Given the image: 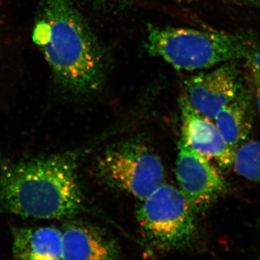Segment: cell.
<instances>
[{
  "instance_id": "obj_6",
  "label": "cell",
  "mask_w": 260,
  "mask_h": 260,
  "mask_svg": "<svg viewBox=\"0 0 260 260\" xmlns=\"http://www.w3.org/2000/svg\"><path fill=\"white\" fill-rule=\"evenodd\" d=\"M176 177L179 190L194 211L208 208L225 189L223 177L210 160L194 151L181 137Z\"/></svg>"
},
{
  "instance_id": "obj_14",
  "label": "cell",
  "mask_w": 260,
  "mask_h": 260,
  "mask_svg": "<svg viewBox=\"0 0 260 260\" xmlns=\"http://www.w3.org/2000/svg\"><path fill=\"white\" fill-rule=\"evenodd\" d=\"M93 6L103 9L116 10L126 7L133 0H89Z\"/></svg>"
},
{
  "instance_id": "obj_9",
  "label": "cell",
  "mask_w": 260,
  "mask_h": 260,
  "mask_svg": "<svg viewBox=\"0 0 260 260\" xmlns=\"http://www.w3.org/2000/svg\"><path fill=\"white\" fill-rule=\"evenodd\" d=\"M61 235L62 259H114L120 254L115 243L87 224L69 222Z\"/></svg>"
},
{
  "instance_id": "obj_8",
  "label": "cell",
  "mask_w": 260,
  "mask_h": 260,
  "mask_svg": "<svg viewBox=\"0 0 260 260\" xmlns=\"http://www.w3.org/2000/svg\"><path fill=\"white\" fill-rule=\"evenodd\" d=\"M181 138L200 155L220 167L233 165L235 152L229 147L215 123L191 107L186 95L181 99Z\"/></svg>"
},
{
  "instance_id": "obj_13",
  "label": "cell",
  "mask_w": 260,
  "mask_h": 260,
  "mask_svg": "<svg viewBox=\"0 0 260 260\" xmlns=\"http://www.w3.org/2000/svg\"><path fill=\"white\" fill-rule=\"evenodd\" d=\"M233 166L239 175L260 186V142L246 141L238 147Z\"/></svg>"
},
{
  "instance_id": "obj_7",
  "label": "cell",
  "mask_w": 260,
  "mask_h": 260,
  "mask_svg": "<svg viewBox=\"0 0 260 260\" xmlns=\"http://www.w3.org/2000/svg\"><path fill=\"white\" fill-rule=\"evenodd\" d=\"M233 61H228L209 73L191 77L185 81V95L189 104L211 120L240 91L238 70Z\"/></svg>"
},
{
  "instance_id": "obj_3",
  "label": "cell",
  "mask_w": 260,
  "mask_h": 260,
  "mask_svg": "<svg viewBox=\"0 0 260 260\" xmlns=\"http://www.w3.org/2000/svg\"><path fill=\"white\" fill-rule=\"evenodd\" d=\"M145 47L178 70L207 69L241 59L249 52L244 41L225 32L149 25Z\"/></svg>"
},
{
  "instance_id": "obj_5",
  "label": "cell",
  "mask_w": 260,
  "mask_h": 260,
  "mask_svg": "<svg viewBox=\"0 0 260 260\" xmlns=\"http://www.w3.org/2000/svg\"><path fill=\"white\" fill-rule=\"evenodd\" d=\"M141 201L137 218L149 241L167 249H184L194 242V210L179 189L162 184Z\"/></svg>"
},
{
  "instance_id": "obj_4",
  "label": "cell",
  "mask_w": 260,
  "mask_h": 260,
  "mask_svg": "<svg viewBox=\"0 0 260 260\" xmlns=\"http://www.w3.org/2000/svg\"><path fill=\"white\" fill-rule=\"evenodd\" d=\"M97 175L106 184L140 200L164 184L161 160L149 145L130 140L110 145L97 159Z\"/></svg>"
},
{
  "instance_id": "obj_10",
  "label": "cell",
  "mask_w": 260,
  "mask_h": 260,
  "mask_svg": "<svg viewBox=\"0 0 260 260\" xmlns=\"http://www.w3.org/2000/svg\"><path fill=\"white\" fill-rule=\"evenodd\" d=\"M12 237L16 259H62V235L56 227L15 228Z\"/></svg>"
},
{
  "instance_id": "obj_12",
  "label": "cell",
  "mask_w": 260,
  "mask_h": 260,
  "mask_svg": "<svg viewBox=\"0 0 260 260\" xmlns=\"http://www.w3.org/2000/svg\"><path fill=\"white\" fill-rule=\"evenodd\" d=\"M5 6L0 0V88L15 80L20 66L18 39Z\"/></svg>"
},
{
  "instance_id": "obj_15",
  "label": "cell",
  "mask_w": 260,
  "mask_h": 260,
  "mask_svg": "<svg viewBox=\"0 0 260 260\" xmlns=\"http://www.w3.org/2000/svg\"><path fill=\"white\" fill-rule=\"evenodd\" d=\"M246 57L254 79L260 81V47L248 52Z\"/></svg>"
},
{
  "instance_id": "obj_1",
  "label": "cell",
  "mask_w": 260,
  "mask_h": 260,
  "mask_svg": "<svg viewBox=\"0 0 260 260\" xmlns=\"http://www.w3.org/2000/svg\"><path fill=\"white\" fill-rule=\"evenodd\" d=\"M31 36L61 93L85 97L102 88L104 53L73 0H39Z\"/></svg>"
},
{
  "instance_id": "obj_11",
  "label": "cell",
  "mask_w": 260,
  "mask_h": 260,
  "mask_svg": "<svg viewBox=\"0 0 260 260\" xmlns=\"http://www.w3.org/2000/svg\"><path fill=\"white\" fill-rule=\"evenodd\" d=\"M213 120L223 139L235 152L238 147L246 141L252 128V115L247 95L240 90Z\"/></svg>"
},
{
  "instance_id": "obj_16",
  "label": "cell",
  "mask_w": 260,
  "mask_h": 260,
  "mask_svg": "<svg viewBox=\"0 0 260 260\" xmlns=\"http://www.w3.org/2000/svg\"><path fill=\"white\" fill-rule=\"evenodd\" d=\"M256 86V104H257L258 110L260 113V81L259 80H255Z\"/></svg>"
},
{
  "instance_id": "obj_2",
  "label": "cell",
  "mask_w": 260,
  "mask_h": 260,
  "mask_svg": "<svg viewBox=\"0 0 260 260\" xmlns=\"http://www.w3.org/2000/svg\"><path fill=\"white\" fill-rule=\"evenodd\" d=\"M78 154L0 157V215L22 218H71L83 208Z\"/></svg>"
}]
</instances>
